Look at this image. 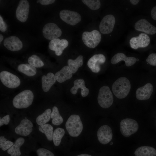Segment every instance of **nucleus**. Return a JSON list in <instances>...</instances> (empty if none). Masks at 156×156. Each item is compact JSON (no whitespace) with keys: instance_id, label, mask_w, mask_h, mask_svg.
<instances>
[{"instance_id":"obj_1","label":"nucleus","mask_w":156,"mask_h":156,"mask_svg":"<svg viewBox=\"0 0 156 156\" xmlns=\"http://www.w3.org/2000/svg\"><path fill=\"white\" fill-rule=\"evenodd\" d=\"M131 88L129 80L126 77H121L117 79L112 86V92L118 98H125L129 94Z\"/></svg>"},{"instance_id":"obj_2","label":"nucleus","mask_w":156,"mask_h":156,"mask_svg":"<svg viewBox=\"0 0 156 156\" xmlns=\"http://www.w3.org/2000/svg\"><path fill=\"white\" fill-rule=\"evenodd\" d=\"M34 99L32 92L30 90H26L15 96L12 100L13 105L16 108H25L31 105Z\"/></svg>"},{"instance_id":"obj_3","label":"nucleus","mask_w":156,"mask_h":156,"mask_svg":"<svg viewBox=\"0 0 156 156\" xmlns=\"http://www.w3.org/2000/svg\"><path fill=\"white\" fill-rule=\"evenodd\" d=\"M65 127L70 136L76 137L82 132L83 126L79 116L77 114H72L66 121Z\"/></svg>"},{"instance_id":"obj_4","label":"nucleus","mask_w":156,"mask_h":156,"mask_svg":"<svg viewBox=\"0 0 156 156\" xmlns=\"http://www.w3.org/2000/svg\"><path fill=\"white\" fill-rule=\"evenodd\" d=\"M97 100L99 105L102 108H107L112 105L114 101L113 96L108 86H104L100 88Z\"/></svg>"},{"instance_id":"obj_5","label":"nucleus","mask_w":156,"mask_h":156,"mask_svg":"<svg viewBox=\"0 0 156 156\" xmlns=\"http://www.w3.org/2000/svg\"><path fill=\"white\" fill-rule=\"evenodd\" d=\"M120 126L121 134L125 137H128L135 133L139 128L137 122L129 118L122 120L120 123Z\"/></svg>"},{"instance_id":"obj_6","label":"nucleus","mask_w":156,"mask_h":156,"mask_svg":"<svg viewBox=\"0 0 156 156\" xmlns=\"http://www.w3.org/2000/svg\"><path fill=\"white\" fill-rule=\"evenodd\" d=\"M82 40L85 44L88 47L94 48L100 42L101 36L100 32L95 29L91 31H85L82 34Z\"/></svg>"},{"instance_id":"obj_7","label":"nucleus","mask_w":156,"mask_h":156,"mask_svg":"<svg viewBox=\"0 0 156 156\" xmlns=\"http://www.w3.org/2000/svg\"><path fill=\"white\" fill-rule=\"evenodd\" d=\"M0 79L3 84L10 88H16L21 84L20 80L17 76L7 71L0 72Z\"/></svg>"},{"instance_id":"obj_8","label":"nucleus","mask_w":156,"mask_h":156,"mask_svg":"<svg viewBox=\"0 0 156 156\" xmlns=\"http://www.w3.org/2000/svg\"><path fill=\"white\" fill-rule=\"evenodd\" d=\"M42 34L45 38L52 40L60 36L62 34V31L56 24L49 23L44 26L42 29Z\"/></svg>"},{"instance_id":"obj_9","label":"nucleus","mask_w":156,"mask_h":156,"mask_svg":"<svg viewBox=\"0 0 156 156\" xmlns=\"http://www.w3.org/2000/svg\"><path fill=\"white\" fill-rule=\"evenodd\" d=\"M61 19L67 23L73 26L81 21V17L78 12L67 10H62L60 12Z\"/></svg>"},{"instance_id":"obj_10","label":"nucleus","mask_w":156,"mask_h":156,"mask_svg":"<svg viewBox=\"0 0 156 156\" xmlns=\"http://www.w3.org/2000/svg\"><path fill=\"white\" fill-rule=\"evenodd\" d=\"M115 23V19L112 14L105 16L101 20L99 28L101 33L104 34L111 33L113 30Z\"/></svg>"},{"instance_id":"obj_11","label":"nucleus","mask_w":156,"mask_h":156,"mask_svg":"<svg viewBox=\"0 0 156 156\" xmlns=\"http://www.w3.org/2000/svg\"><path fill=\"white\" fill-rule=\"evenodd\" d=\"M29 8V3L27 0H21L19 1L16 12V16L18 21L23 23L27 21Z\"/></svg>"},{"instance_id":"obj_12","label":"nucleus","mask_w":156,"mask_h":156,"mask_svg":"<svg viewBox=\"0 0 156 156\" xmlns=\"http://www.w3.org/2000/svg\"><path fill=\"white\" fill-rule=\"evenodd\" d=\"M97 135L99 142L103 144L109 142L113 137V133L111 127L107 125L101 126L98 129Z\"/></svg>"},{"instance_id":"obj_13","label":"nucleus","mask_w":156,"mask_h":156,"mask_svg":"<svg viewBox=\"0 0 156 156\" xmlns=\"http://www.w3.org/2000/svg\"><path fill=\"white\" fill-rule=\"evenodd\" d=\"M150 38L146 34L142 33L138 36L132 38L129 40L131 47L136 49L147 47L150 43Z\"/></svg>"},{"instance_id":"obj_14","label":"nucleus","mask_w":156,"mask_h":156,"mask_svg":"<svg viewBox=\"0 0 156 156\" xmlns=\"http://www.w3.org/2000/svg\"><path fill=\"white\" fill-rule=\"evenodd\" d=\"M105 60V57L103 54H95L89 60L87 65L92 72L97 73L101 69L100 65L104 63Z\"/></svg>"},{"instance_id":"obj_15","label":"nucleus","mask_w":156,"mask_h":156,"mask_svg":"<svg viewBox=\"0 0 156 156\" xmlns=\"http://www.w3.org/2000/svg\"><path fill=\"white\" fill-rule=\"evenodd\" d=\"M68 45V42L66 40H60L57 38L51 40L49 43V47L51 50L55 51L57 55L60 56Z\"/></svg>"},{"instance_id":"obj_16","label":"nucleus","mask_w":156,"mask_h":156,"mask_svg":"<svg viewBox=\"0 0 156 156\" xmlns=\"http://www.w3.org/2000/svg\"><path fill=\"white\" fill-rule=\"evenodd\" d=\"M134 27L136 30L148 34L153 35L156 33V27L144 19H140L137 22Z\"/></svg>"},{"instance_id":"obj_17","label":"nucleus","mask_w":156,"mask_h":156,"mask_svg":"<svg viewBox=\"0 0 156 156\" xmlns=\"http://www.w3.org/2000/svg\"><path fill=\"white\" fill-rule=\"evenodd\" d=\"M3 45L8 50L13 51L20 50L23 47L22 42L15 36H11L6 38L3 41Z\"/></svg>"},{"instance_id":"obj_18","label":"nucleus","mask_w":156,"mask_h":156,"mask_svg":"<svg viewBox=\"0 0 156 156\" xmlns=\"http://www.w3.org/2000/svg\"><path fill=\"white\" fill-rule=\"evenodd\" d=\"M33 124L32 122L26 118L22 120L20 124L15 129V132L17 134L27 136L32 131Z\"/></svg>"},{"instance_id":"obj_19","label":"nucleus","mask_w":156,"mask_h":156,"mask_svg":"<svg viewBox=\"0 0 156 156\" xmlns=\"http://www.w3.org/2000/svg\"><path fill=\"white\" fill-rule=\"evenodd\" d=\"M153 91V86L150 83L138 88L136 91V96L139 100H144L149 99Z\"/></svg>"},{"instance_id":"obj_20","label":"nucleus","mask_w":156,"mask_h":156,"mask_svg":"<svg viewBox=\"0 0 156 156\" xmlns=\"http://www.w3.org/2000/svg\"><path fill=\"white\" fill-rule=\"evenodd\" d=\"M121 61H124L126 65L130 66L134 65L137 61V59L133 57H127L122 53H118L115 55L111 60V63L114 64Z\"/></svg>"},{"instance_id":"obj_21","label":"nucleus","mask_w":156,"mask_h":156,"mask_svg":"<svg viewBox=\"0 0 156 156\" xmlns=\"http://www.w3.org/2000/svg\"><path fill=\"white\" fill-rule=\"evenodd\" d=\"M56 81L55 75L52 73H48L46 75L42 76L41 81L43 90L45 92H48Z\"/></svg>"},{"instance_id":"obj_22","label":"nucleus","mask_w":156,"mask_h":156,"mask_svg":"<svg viewBox=\"0 0 156 156\" xmlns=\"http://www.w3.org/2000/svg\"><path fill=\"white\" fill-rule=\"evenodd\" d=\"M73 83L74 86L70 89V92L72 94H76L78 89L80 88L81 90V94L82 97H85L88 95L89 90L86 87L83 79H76L74 81Z\"/></svg>"},{"instance_id":"obj_23","label":"nucleus","mask_w":156,"mask_h":156,"mask_svg":"<svg viewBox=\"0 0 156 156\" xmlns=\"http://www.w3.org/2000/svg\"><path fill=\"white\" fill-rule=\"evenodd\" d=\"M56 80L59 82L62 83L70 79L73 75V73L68 66L63 67L55 74Z\"/></svg>"},{"instance_id":"obj_24","label":"nucleus","mask_w":156,"mask_h":156,"mask_svg":"<svg viewBox=\"0 0 156 156\" xmlns=\"http://www.w3.org/2000/svg\"><path fill=\"white\" fill-rule=\"evenodd\" d=\"M134 154L135 156H156V150L151 146H141L137 149Z\"/></svg>"},{"instance_id":"obj_25","label":"nucleus","mask_w":156,"mask_h":156,"mask_svg":"<svg viewBox=\"0 0 156 156\" xmlns=\"http://www.w3.org/2000/svg\"><path fill=\"white\" fill-rule=\"evenodd\" d=\"M24 139L22 137L18 138L13 145L7 151L11 156H20L21 155L20 148L24 143Z\"/></svg>"},{"instance_id":"obj_26","label":"nucleus","mask_w":156,"mask_h":156,"mask_svg":"<svg viewBox=\"0 0 156 156\" xmlns=\"http://www.w3.org/2000/svg\"><path fill=\"white\" fill-rule=\"evenodd\" d=\"M17 69L19 71L29 77L34 76L37 73L36 68L28 64H20L18 66Z\"/></svg>"},{"instance_id":"obj_27","label":"nucleus","mask_w":156,"mask_h":156,"mask_svg":"<svg viewBox=\"0 0 156 156\" xmlns=\"http://www.w3.org/2000/svg\"><path fill=\"white\" fill-rule=\"evenodd\" d=\"M68 66L73 73H75L77 71L79 68L81 67L83 64V57L82 55L79 56L75 59H69L67 61Z\"/></svg>"},{"instance_id":"obj_28","label":"nucleus","mask_w":156,"mask_h":156,"mask_svg":"<svg viewBox=\"0 0 156 156\" xmlns=\"http://www.w3.org/2000/svg\"><path fill=\"white\" fill-rule=\"evenodd\" d=\"M51 113V109L48 108L46 109L42 114L36 118V121L37 124L39 126L46 124L50 120Z\"/></svg>"},{"instance_id":"obj_29","label":"nucleus","mask_w":156,"mask_h":156,"mask_svg":"<svg viewBox=\"0 0 156 156\" xmlns=\"http://www.w3.org/2000/svg\"><path fill=\"white\" fill-rule=\"evenodd\" d=\"M38 129L40 132L45 134L49 141L53 140V128L52 125L48 124H45L39 126Z\"/></svg>"},{"instance_id":"obj_30","label":"nucleus","mask_w":156,"mask_h":156,"mask_svg":"<svg viewBox=\"0 0 156 156\" xmlns=\"http://www.w3.org/2000/svg\"><path fill=\"white\" fill-rule=\"evenodd\" d=\"M51 118L52 119V123L55 125H59L63 122V119L60 114L58 108L55 106L53 107L52 108Z\"/></svg>"},{"instance_id":"obj_31","label":"nucleus","mask_w":156,"mask_h":156,"mask_svg":"<svg viewBox=\"0 0 156 156\" xmlns=\"http://www.w3.org/2000/svg\"><path fill=\"white\" fill-rule=\"evenodd\" d=\"M65 133L64 129L58 127L55 130L53 134V140L55 146H58L60 145Z\"/></svg>"},{"instance_id":"obj_32","label":"nucleus","mask_w":156,"mask_h":156,"mask_svg":"<svg viewBox=\"0 0 156 156\" xmlns=\"http://www.w3.org/2000/svg\"><path fill=\"white\" fill-rule=\"evenodd\" d=\"M28 62L30 65L36 68H41L44 65V63L40 58L37 55H33L29 57Z\"/></svg>"},{"instance_id":"obj_33","label":"nucleus","mask_w":156,"mask_h":156,"mask_svg":"<svg viewBox=\"0 0 156 156\" xmlns=\"http://www.w3.org/2000/svg\"><path fill=\"white\" fill-rule=\"evenodd\" d=\"M81 1L90 9L93 10L99 9L101 5L100 1L99 0H83Z\"/></svg>"},{"instance_id":"obj_34","label":"nucleus","mask_w":156,"mask_h":156,"mask_svg":"<svg viewBox=\"0 0 156 156\" xmlns=\"http://www.w3.org/2000/svg\"><path fill=\"white\" fill-rule=\"evenodd\" d=\"M14 144L13 142L8 140L4 136L0 137V148L3 151L8 149Z\"/></svg>"},{"instance_id":"obj_35","label":"nucleus","mask_w":156,"mask_h":156,"mask_svg":"<svg viewBox=\"0 0 156 156\" xmlns=\"http://www.w3.org/2000/svg\"><path fill=\"white\" fill-rule=\"evenodd\" d=\"M36 153L38 156H55L51 151L43 148L38 149Z\"/></svg>"},{"instance_id":"obj_36","label":"nucleus","mask_w":156,"mask_h":156,"mask_svg":"<svg viewBox=\"0 0 156 156\" xmlns=\"http://www.w3.org/2000/svg\"><path fill=\"white\" fill-rule=\"evenodd\" d=\"M146 60L150 65L153 66H156V53H152L150 54Z\"/></svg>"},{"instance_id":"obj_37","label":"nucleus","mask_w":156,"mask_h":156,"mask_svg":"<svg viewBox=\"0 0 156 156\" xmlns=\"http://www.w3.org/2000/svg\"><path fill=\"white\" fill-rule=\"evenodd\" d=\"M10 120V117L9 115H7L3 117L0 120V126L1 127L3 125H8Z\"/></svg>"},{"instance_id":"obj_38","label":"nucleus","mask_w":156,"mask_h":156,"mask_svg":"<svg viewBox=\"0 0 156 156\" xmlns=\"http://www.w3.org/2000/svg\"><path fill=\"white\" fill-rule=\"evenodd\" d=\"M7 25L3 21L1 16H0V30L2 32H4L7 30Z\"/></svg>"},{"instance_id":"obj_39","label":"nucleus","mask_w":156,"mask_h":156,"mask_svg":"<svg viewBox=\"0 0 156 156\" xmlns=\"http://www.w3.org/2000/svg\"><path fill=\"white\" fill-rule=\"evenodd\" d=\"M55 1L54 0H38L37 1V2L40 3L42 5H46L51 4Z\"/></svg>"},{"instance_id":"obj_40","label":"nucleus","mask_w":156,"mask_h":156,"mask_svg":"<svg viewBox=\"0 0 156 156\" xmlns=\"http://www.w3.org/2000/svg\"><path fill=\"white\" fill-rule=\"evenodd\" d=\"M151 16L152 18L156 20V6L153 7L151 11Z\"/></svg>"},{"instance_id":"obj_41","label":"nucleus","mask_w":156,"mask_h":156,"mask_svg":"<svg viewBox=\"0 0 156 156\" xmlns=\"http://www.w3.org/2000/svg\"><path fill=\"white\" fill-rule=\"evenodd\" d=\"M130 1L131 3L134 5L137 4L139 2L140 0H130Z\"/></svg>"},{"instance_id":"obj_42","label":"nucleus","mask_w":156,"mask_h":156,"mask_svg":"<svg viewBox=\"0 0 156 156\" xmlns=\"http://www.w3.org/2000/svg\"><path fill=\"white\" fill-rule=\"evenodd\" d=\"M76 156H92L90 155L87 154H83L79 155Z\"/></svg>"},{"instance_id":"obj_43","label":"nucleus","mask_w":156,"mask_h":156,"mask_svg":"<svg viewBox=\"0 0 156 156\" xmlns=\"http://www.w3.org/2000/svg\"><path fill=\"white\" fill-rule=\"evenodd\" d=\"M3 35L0 34V42H1V41H2L3 40Z\"/></svg>"}]
</instances>
